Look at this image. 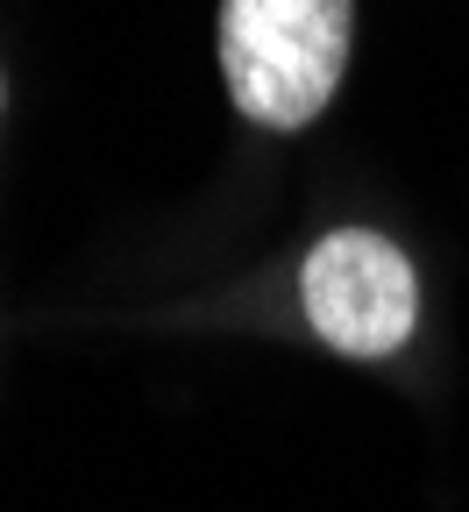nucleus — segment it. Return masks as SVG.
I'll list each match as a JSON object with an SVG mask.
<instances>
[{"label": "nucleus", "mask_w": 469, "mask_h": 512, "mask_svg": "<svg viewBox=\"0 0 469 512\" xmlns=\"http://www.w3.org/2000/svg\"><path fill=\"white\" fill-rule=\"evenodd\" d=\"M0 107H8V79H0Z\"/></svg>", "instance_id": "nucleus-3"}, {"label": "nucleus", "mask_w": 469, "mask_h": 512, "mask_svg": "<svg viewBox=\"0 0 469 512\" xmlns=\"http://www.w3.org/2000/svg\"><path fill=\"white\" fill-rule=\"evenodd\" d=\"M356 0H221V86L256 128H313L349 72Z\"/></svg>", "instance_id": "nucleus-1"}, {"label": "nucleus", "mask_w": 469, "mask_h": 512, "mask_svg": "<svg viewBox=\"0 0 469 512\" xmlns=\"http://www.w3.org/2000/svg\"><path fill=\"white\" fill-rule=\"evenodd\" d=\"M299 306L306 328L356 363H384L420 328V278L413 256L377 228H334L299 264Z\"/></svg>", "instance_id": "nucleus-2"}]
</instances>
